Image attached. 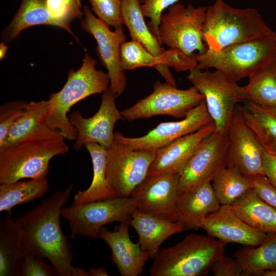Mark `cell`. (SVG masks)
<instances>
[{
    "label": "cell",
    "instance_id": "3957f363",
    "mask_svg": "<svg viewBox=\"0 0 276 276\" xmlns=\"http://www.w3.org/2000/svg\"><path fill=\"white\" fill-rule=\"evenodd\" d=\"M97 61L85 54L81 66L71 69L63 87L51 94L48 100L47 121L52 129L59 131L65 139L75 140L77 131L71 124L67 114L72 107L81 100L96 94H101L109 87L107 73L96 68Z\"/></svg>",
    "mask_w": 276,
    "mask_h": 276
},
{
    "label": "cell",
    "instance_id": "6da1fadb",
    "mask_svg": "<svg viewBox=\"0 0 276 276\" xmlns=\"http://www.w3.org/2000/svg\"><path fill=\"white\" fill-rule=\"evenodd\" d=\"M73 187L70 184L55 192L14 219L21 232L24 252L48 259L58 276H89L87 271L73 266L72 245L61 227V211Z\"/></svg>",
    "mask_w": 276,
    "mask_h": 276
},
{
    "label": "cell",
    "instance_id": "ab89813d",
    "mask_svg": "<svg viewBox=\"0 0 276 276\" xmlns=\"http://www.w3.org/2000/svg\"><path fill=\"white\" fill-rule=\"evenodd\" d=\"M211 270L215 276H244L243 269L239 262L235 258L224 254L214 262Z\"/></svg>",
    "mask_w": 276,
    "mask_h": 276
},
{
    "label": "cell",
    "instance_id": "ba28073f",
    "mask_svg": "<svg viewBox=\"0 0 276 276\" xmlns=\"http://www.w3.org/2000/svg\"><path fill=\"white\" fill-rule=\"evenodd\" d=\"M187 78L204 96L216 130L227 132L236 107L247 101L243 87L216 70L202 71L195 67Z\"/></svg>",
    "mask_w": 276,
    "mask_h": 276
},
{
    "label": "cell",
    "instance_id": "f35d334b",
    "mask_svg": "<svg viewBox=\"0 0 276 276\" xmlns=\"http://www.w3.org/2000/svg\"><path fill=\"white\" fill-rule=\"evenodd\" d=\"M252 189L263 201L276 210V188L264 175H258L250 178Z\"/></svg>",
    "mask_w": 276,
    "mask_h": 276
},
{
    "label": "cell",
    "instance_id": "5bb4252c",
    "mask_svg": "<svg viewBox=\"0 0 276 276\" xmlns=\"http://www.w3.org/2000/svg\"><path fill=\"white\" fill-rule=\"evenodd\" d=\"M227 132L215 130L206 137L179 174L178 194L207 182H211L226 166Z\"/></svg>",
    "mask_w": 276,
    "mask_h": 276
},
{
    "label": "cell",
    "instance_id": "f1b7e54d",
    "mask_svg": "<svg viewBox=\"0 0 276 276\" xmlns=\"http://www.w3.org/2000/svg\"><path fill=\"white\" fill-rule=\"evenodd\" d=\"M267 238L257 246L239 249L234 255L242 266L244 276L262 275L265 271L276 268V234H267Z\"/></svg>",
    "mask_w": 276,
    "mask_h": 276
},
{
    "label": "cell",
    "instance_id": "4dcf8cb0",
    "mask_svg": "<svg viewBox=\"0 0 276 276\" xmlns=\"http://www.w3.org/2000/svg\"><path fill=\"white\" fill-rule=\"evenodd\" d=\"M49 189L45 179H24L0 184V212L11 213L18 205L42 197Z\"/></svg>",
    "mask_w": 276,
    "mask_h": 276
},
{
    "label": "cell",
    "instance_id": "7a4b0ae2",
    "mask_svg": "<svg viewBox=\"0 0 276 276\" xmlns=\"http://www.w3.org/2000/svg\"><path fill=\"white\" fill-rule=\"evenodd\" d=\"M57 130L30 136L0 148V184L24 179H45L50 162L69 152Z\"/></svg>",
    "mask_w": 276,
    "mask_h": 276
},
{
    "label": "cell",
    "instance_id": "52a82bcc",
    "mask_svg": "<svg viewBox=\"0 0 276 276\" xmlns=\"http://www.w3.org/2000/svg\"><path fill=\"white\" fill-rule=\"evenodd\" d=\"M136 204L131 197H115L63 207L61 216L68 222L70 236L98 238L104 225L113 222L130 225Z\"/></svg>",
    "mask_w": 276,
    "mask_h": 276
},
{
    "label": "cell",
    "instance_id": "83f0119b",
    "mask_svg": "<svg viewBox=\"0 0 276 276\" xmlns=\"http://www.w3.org/2000/svg\"><path fill=\"white\" fill-rule=\"evenodd\" d=\"M231 206L251 226L266 234H276V210L261 199L252 189Z\"/></svg>",
    "mask_w": 276,
    "mask_h": 276
},
{
    "label": "cell",
    "instance_id": "e0dca14e",
    "mask_svg": "<svg viewBox=\"0 0 276 276\" xmlns=\"http://www.w3.org/2000/svg\"><path fill=\"white\" fill-rule=\"evenodd\" d=\"M226 166L250 178L264 175L262 167L264 149L245 123L237 107L227 131Z\"/></svg>",
    "mask_w": 276,
    "mask_h": 276
},
{
    "label": "cell",
    "instance_id": "d6a6232c",
    "mask_svg": "<svg viewBox=\"0 0 276 276\" xmlns=\"http://www.w3.org/2000/svg\"><path fill=\"white\" fill-rule=\"evenodd\" d=\"M243 86L247 101L267 107H276V60L249 78Z\"/></svg>",
    "mask_w": 276,
    "mask_h": 276
},
{
    "label": "cell",
    "instance_id": "5b68a950",
    "mask_svg": "<svg viewBox=\"0 0 276 276\" xmlns=\"http://www.w3.org/2000/svg\"><path fill=\"white\" fill-rule=\"evenodd\" d=\"M196 68H215L228 79L237 82L249 78L263 66L276 60V32L228 46L220 51L208 49L195 54Z\"/></svg>",
    "mask_w": 276,
    "mask_h": 276
},
{
    "label": "cell",
    "instance_id": "ee69618b",
    "mask_svg": "<svg viewBox=\"0 0 276 276\" xmlns=\"http://www.w3.org/2000/svg\"><path fill=\"white\" fill-rule=\"evenodd\" d=\"M263 276H276V268L265 271Z\"/></svg>",
    "mask_w": 276,
    "mask_h": 276
},
{
    "label": "cell",
    "instance_id": "2e32d148",
    "mask_svg": "<svg viewBox=\"0 0 276 276\" xmlns=\"http://www.w3.org/2000/svg\"><path fill=\"white\" fill-rule=\"evenodd\" d=\"M116 97L109 88L103 92L98 111L89 118H84L79 110L71 113L68 119L77 131L74 144L76 150L88 143H95L107 149L113 143V128L116 122L123 120L116 104Z\"/></svg>",
    "mask_w": 276,
    "mask_h": 276
},
{
    "label": "cell",
    "instance_id": "7402d4cb",
    "mask_svg": "<svg viewBox=\"0 0 276 276\" xmlns=\"http://www.w3.org/2000/svg\"><path fill=\"white\" fill-rule=\"evenodd\" d=\"M215 130V123L212 122L156 150L148 175L166 172L179 174L201 142Z\"/></svg>",
    "mask_w": 276,
    "mask_h": 276
},
{
    "label": "cell",
    "instance_id": "cb8c5ba5",
    "mask_svg": "<svg viewBox=\"0 0 276 276\" xmlns=\"http://www.w3.org/2000/svg\"><path fill=\"white\" fill-rule=\"evenodd\" d=\"M243 118L264 150L276 155V107L246 101L237 105Z\"/></svg>",
    "mask_w": 276,
    "mask_h": 276
},
{
    "label": "cell",
    "instance_id": "9a60e30c",
    "mask_svg": "<svg viewBox=\"0 0 276 276\" xmlns=\"http://www.w3.org/2000/svg\"><path fill=\"white\" fill-rule=\"evenodd\" d=\"M141 0H122L121 16L123 25L130 33L132 40L140 43L153 55L162 59L164 63L178 71H190L195 68V54L189 57L178 50H165L158 39L146 25L141 11Z\"/></svg>",
    "mask_w": 276,
    "mask_h": 276
},
{
    "label": "cell",
    "instance_id": "7c38bea8",
    "mask_svg": "<svg viewBox=\"0 0 276 276\" xmlns=\"http://www.w3.org/2000/svg\"><path fill=\"white\" fill-rule=\"evenodd\" d=\"M82 29L91 35L97 42L96 51L103 65L107 71L110 80L109 89L116 97L122 94L126 87L125 71L121 64L120 49L126 40L123 28L112 31L109 27L93 13L87 5L83 8Z\"/></svg>",
    "mask_w": 276,
    "mask_h": 276
},
{
    "label": "cell",
    "instance_id": "30bf717a",
    "mask_svg": "<svg viewBox=\"0 0 276 276\" xmlns=\"http://www.w3.org/2000/svg\"><path fill=\"white\" fill-rule=\"evenodd\" d=\"M203 100L204 96L193 86L180 89L166 82L156 81L150 95L121 112L123 120L128 121L158 115L183 119Z\"/></svg>",
    "mask_w": 276,
    "mask_h": 276
},
{
    "label": "cell",
    "instance_id": "4316f807",
    "mask_svg": "<svg viewBox=\"0 0 276 276\" xmlns=\"http://www.w3.org/2000/svg\"><path fill=\"white\" fill-rule=\"evenodd\" d=\"M47 0H22L20 5L9 24L1 33V42L10 43L24 30L37 25L60 27L50 15Z\"/></svg>",
    "mask_w": 276,
    "mask_h": 276
},
{
    "label": "cell",
    "instance_id": "d590c367",
    "mask_svg": "<svg viewBox=\"0 0 276 276\" xmlns=\"http://www.w3.org/2000/svg\"><path fill=\"white\" fill-rule=\"evenodd\" d=\"M26 103L22 100H14L1 105L0 147L4 144L12 127L24 113Z\"/></svg>",
    "mask_w": 276,
    "mask_h": 276
},
{
    "label": "cell",
    "instance_id": "ffe728a7",
    "mask_svg": "<svg viewBox=\"0 0 276 276\" xmlns=\"http://www.w3.org/2000/svg\"><path fill=\"white\" fill-rule=\"evenodd\" d=\"M128 223L122 222L118 229L110 231L103 227L98 238L105 242L111 251V261L122 276H137L142 274L147 260L153 257L142 249L140 243L130 240Z\"/></svg>",
    "mask_w": 276,
    "mask_h": 276
},
{
    "label": "cell",
    "instance_id": "b9f144b4",
    "mask_svg": "<svg viewBox=\"0 0 276 276\" xmlns=\"http://www.w3.org/2000/svg\"><path fill=\"white\" fill-rule=\"evenodd\" d=\"M89 276H107L108 273L104 267L99 268L89 267L88 270Z\"/></svg>",
    "mask_w": 276,
    "mask_h": 276
},
{
    "label": "cell",
    "instance_id": "74e56055",
    "mask_svg": "<svg viewBox=\"0 0 276 276\" xmlns=\"http://www.w3.org/2000/svg\"><path fill=\"white\" fill-rule=\"evenodd\" d=\"M20 275L55 276L57 275L54 267L47 264L43 257L24 252Z\"/></svg>",
    "mask_w": 276,
    "mask_h": 276
},
{
    "label": "cell",
    "instance_id": "484cf974",
    "mask_svg": "<svg viewBox=\"0 0 276 276\" xmlns=\"http://www.w3.org/2000/svg\"><path fill=\"white\" fill-rule=\"evenodd\" d=\"M85 147L91 157L93 176L88 188L75 194L74 204H80L116 197L106 177L108 149L95 143H88Z\"/></svg>",
    "mask_w": 276,
    "mask_h": 276
},
{
    "label": "cell",
    "instance_id": "277c9868",
    "mask_svg": "<svg viewBox=\"0 0 276 276\" xmlns=\"http://www.w3.org/2000/svg\"><path fill=\"white\" fill-rule=\"evenodd\" d=\"M271 31L255 8H235L224 0H215L206 7L201 28L204 43L213 51L260 37Z\"/></svg>",
    "mask_w": 276,
    "mask_h": 276
},
{
    "label": "cell",
    "instance_id": "8992f818",
    "mask_svg": "<svg viewBox=\"0 0 276 276\" xmlns=\"http://www.w3.org/2000/svg\"><path fill=\"white\" fill-rule=\"evenodd\" d=\"M225 244L210 236L187 235L175 245L158 251L149 269L151 276L206 274L224 253Z\"/></svg>",
    "mask_w": 276,
    "mask_h": 276
},
{
    "label": "cell",
    "instance_id": "e575fe53",
    "mask_svg": "<svg viewBox=\"0 0 276 276\" xmlns=\"http://www.w3.org/2000/svg\"><path fill=\"white\" fill-rule=\"evenodd\" d=\"M91 11L109 27L123 28L121 10L122 0H88Z\"/></svg>",
    "mask_w": 276,
    "mask_h": 276
},
{
    "label": "cell",
    "instance_id": "d6986e66",
    "mask_svg": "<svg viewBox=\"0 0 276 276\" xmlns=\"http://www.w3.org/2000/svg\"><path fill=\"white\" fill-rule=\"evenodd\" d=\"M201 228L209 236L225 244L234 243L255 247L261 244L268 236L240 218L231 205H221L217 211L209 214Z\"/></svg>",
    "mask_w": 276,
    "mask_h": 276
},
{
    "label": "cell",
    "instance_id": "d4e9b609",
    "mask_svg": "<svg viewBox=\"0 0 276 276\" xmlns=\"http://www.w3.org/2000/svg\"><path fill=\"white\" fill-rule=\"evenodd\" d=\"M24 254L20 229L9 213L0 222V276H20Z\"/></svg>",
    "mask_w": 276,
    "mask_h": 276
},
{
    "label": "cell",
    "instance_id": "8fae6325",
    "mask_svg": "<svg viewBox=\"0 0 276 276\" xmlns=\"http://www.w3.org/2000/svg\"><path fill=\"white\" fill-rule=\"evenodd\" d=\"M156 151L131 149L113 143L107 150L106 177L116 197H128L146 177Z\"/></svg>",
    "mask_w": 276,
    "mask_h": 276
},
{
    "label": "cell",
    "instance_id": "f546056e",
    "mask_svg": "<svg viewBox=\"0 0 276 276\" xmlns=\"http://www.w3.org/2000/svg\"><path fill=\"white\" fill-rule=\"evenodd\" d=\"M48 105V100L26 103L24 113L12 127L0 148L25 137L44 134L54 130L47 123Z\"/></svg>",
    "mask_w": 276,
    "mask_h": 276
},
{
    "label": "cell",
    "instance_id": "60d3db41",
    "mask_svg": "<svg viewBox=\"0 0 276 276\" xmlns=\"http://www.w3.org/2000/svg\"><path fill=\"white\" fill-rule=\"evenodd\" d=\"M262 167L264 175L276 188V155L264 151L262 157Z\"/></svg>",
    "mask_w": 276,
    "mask_h": 276
},
{
    "label": "cell",
    "instance_id": "4fadbf2b",
    "mask_svg": "<svg viewBox=\"0 0 276 276\" xmlns=\"http://www.w3.org/2000/svg\"><path fill=\"white\" fill-rule=\"evenodd\" d=\"M212 122L214 121L203 100L181 120L160 123L142 136L129 137L115 132L113 143L123 144L136 150L156 151L200 129Z\"/></svg>",
    "mask_w": 276,
    "mask_h": 276
},
{
    "label": "cell",
    "instance_id": "ac0fdd59",
    "mask_svg": "<svg viewBox=\"0 0 276 276\" xmlns=\"http://www.w3.org/2000/svg\"><path fill=\"white\" fill-rule=\"evenodd\" d=\"M179 174L166 172L147 175L131 192L136 209L177 221L175 205Z\"/></svg>",
    "mask_w": 276,
    "mask_h": 276
},
{
    "label": "cell",
    "instance_id": "9c48e42d",
    "mask_svg": "<svg viewBox=\"0 0 276 276\" xmlns=\"http://www.w3.org/2000/svg\"><path fill=\"white\" fill-rule=\"evenodd\" d=\"M206 10L205 6L195 7L191 4L185 6L175 4L170 6L160 17V43L189 57L193 56L196 51L198 54L204 53L208 48L203 40L201 28Z\"/></svg>",
    "mask_w": 276,
    "mask_h": 276
},
{
    "label": "cell",
    "instance_id": "7bdbcfd3",
    "mask_svg": "<svg viewBox=\"0 0 276 276\" xmlns=\"http://www.w3.org/2000/svg\"><path fill=\"white\" fill-rule=\"evenodd\" d=\"M8 51V46L7 44L1 42L0 43V59L3 60L6 56Z\"/></svg>",
    "mask_w": 276,
    "mask_h": 276
},
{
    "label": "cell",
    "instance_id": "1f68e13d",
    "mask_svg": "<svg viewBox=\"0 0 276 276\" xmlns=\"http://www.w3.org/2000/svg\"><path fill=\"white\" fill-rule=\"evenodd\" d=\"M121 64L125 71L143 67L155 68L166 82L176 86L169 67L160 58L153 55L135 40L124 41L120 49Z\"/></svg>",
    "mask_w": 276,
    "mask_h": 276
},
{
    "label": "cell",
    "instance_id": "836d02e7",
    "mask_svg": "<svg viewBox=\"0 0 276 276\" xmlns=\"http://www.w3.org/2000/svg\"><path fill=\"white\" fill-rule=\"evenodd\" d=\"M211 183L221 205H231L252 189L250 178L236 169L227 166L218 172Z\"/></svg>",
    "mask_w": 276,
    "mask_h": 276
},
{
    "label": "cell",
    "instance_id": "44dd1931",
    "mask_svg": "<svg viewBox=\"0 0 276 276\" xmlns=\"http://www.w3.org/2000/svg\"><path fill=\"white\" fill-rule=\"evenodd\" d=\"M220 206L211 182L193 187L178 195L175 205L177 221L186 229L198 230L206 217Z\"/></svg>",
    "mask_w": 276,
    "mask_h": 276
},
{
    "label": "cell",
    "instance_id": "8d00e7d4",
    "mask_svg": "<svg viewBox=\"0 0 276 276\" xmlns=\"http://www.w3.org/2000/svg\"><path fill=\"white\" fill-rule=\"evenodd\" d=\"M178 0H144L141 5L144 17L150 18L147 24L151 32L158 39V27L163 12L175 4Z\"/></svg>",
    "mask_w": 276,
    "mask_h": 276
},
{
    "label": "cell",
    "instance_id": "603a6c76",
    "mask_svg": "<svg viewBox=\"0 0 276 276\" xmlns=\"http://www.w3.org/2000/svg\"><path fill=\"white\" fill-rule=\"evenodd\" d=\"M130 225L138 235L142 249L152 254L153 257L158 252L159 246L165 240L186 229L178 221L137 209L132 214Z\"/></svg>",
    "mask_w": 276,
    "mask_h": 276
}]
</instances>
